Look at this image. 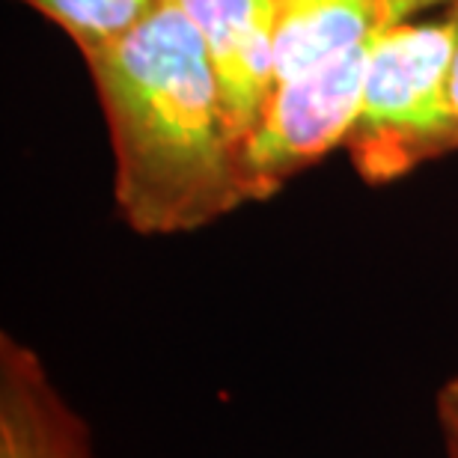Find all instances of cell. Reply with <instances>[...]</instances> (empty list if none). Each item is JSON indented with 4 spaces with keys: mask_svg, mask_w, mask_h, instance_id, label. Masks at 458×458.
I'll return each instance as SVG.
<instances>
[{
    "mask_svg": "<svg viewBox=\"0 0 458 458\" xmlns=\"http://www.w3.org/2000/svg\"><path fill=\"white\" fill-rule=\"evenodd\" d=\"M0 458H96L87 423L13 334H0Z\"/></svg>",
    "mask_w": 458,
    "mask_h": 458,
    "instance_id": "5",
    "label": "cell"
},
{
    "mask_svg": "<svg viewBox=\"0 0 458 458\" xmlns=\"http://www.w3.org/2000/svg\"><path fill=\"white\" fill-rule=\"evenodd\" d=\"M114 155V203L137 235H182L250 203L212 63L179 0L81 54Z\"/></svg>",
    "mask_w": 458,
    "mask_h": 458,
    "instance_id": "1",
    "label": "cell"
},
{
    "mask_svg": "<svg viewBox=\"0 0 458 458\" xmlns=\"http://www.w3.org/2000/svg\"><path fill=\"white\" fill-rule=\"evenodd\" d=\"M179 6L203 39L221 111L244 164L274 93L277 0H179Z\"/></svg>",
    "mask_w": 458,
    "mask_h": 458,
    "instance_id": "4",
    "label": "cell"
},
{
    "mask_svg": "<svg viewBox=\"0 0 458 458\" xmlns=\"http://www.w3.org/2000/svg\"><path fill=\"white\" fill-rule=\"evenodd\" d=\"M453 105L458 114V51H455V63H453Z\"/></svg>",
    "mask_w": 458,
    "mask_h": 458,
    "instance_id": "8",
    "label": "cell"
},
{
    "mask_svg": "<svg viewBox=\"0 0 458 458\" xmlns=\"http://www.w3.org/2000/svg\"><path fill=\"white\" fill-rule=\"evenodd\" d=\"M458 0H277L268 111L244 158L247 199L262 203L343 149L375 42Z\"/></svg>",
    "mask_w": 458,
    "mask_h": 458,
    "instance_id": "2",
    "label": "cell"
},
{
    "mask_svg": "<svg viewBox=\"0 0 458 458\" xmlns=\"http://www.w3.org/2000/svg\"><path fill=\"white\" fill-rule=\"evenodd\" d=\"M458 4L396 24L363 69L343 149L366 185L384 188L458 152L453 63Z\"/></svg>",
    "mask_w": 458,
    "mask_h": 458,
    "instance_id": "3",
    "label": "cell"
},
{
    "mask_svg": "<svg viewBox=\"0 0 458 458\" xmlns=\"http://www.w3.org/2000/svg\"><path fill=\"white\" fill-rule=\"evenodd\" d=\"M437 423H441L446 458H458V375L437 393Z\"/></svg>",
    "mask_w": 458,
    "mask_h": 458,
    "instance_id": "7",
    "label": "cell"
},
{
    "mask_svg": "<svg viewBox=\"0 0 458 458\" xmlns=\"http://www.w3.org/2000/svg\"><path fill=\"white\" fill-rule=\"evenodd\" d=\"M60 27L78 54L96 51L131 33L161 0H18Z\"/></svg>",
    "mask_w": 458,
    "mask_h": 458,
    "instance_id": "6",
    "label": "cell"
}]
</instances>
